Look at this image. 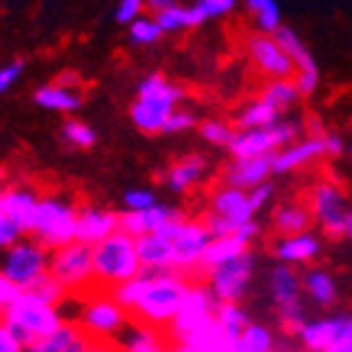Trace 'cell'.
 <instances>
[{
    "mask_svg": "<svg viewBox=\"0 0 352 352\" xmlns=\"http://www.w3.org/2000/svg\"><path fill=\"white\" fill-rule=\"evenodd\" d=\"M143 274H146V286L131 318L158 330H168L190 291L188 276L177 271H143Z\"/></svg>",
    "mask_w": 352,
    "mask_h": 352,
    "instance_id": "6da1fadb",
    "label": "cell"
},
{
    "mask_svg": "<svg viewBox=\"0 0 352 352\" xmlns=\"http://www.w3.org/2000/svg\"><path fill=\"white\" fill-rule=\"evenodd\" d=\"M217 308L219 300L212 294L207 283H190V291L185 296L180 313L165 330L175 345L197 347L207 342L212 335L217 333Z\"/></svg>",
    "mask_w": 352,
    "mask_h": 352,
    "instance_id": "7a4b0ae2",
    "label": "cell"
},
{
    "mask_svg": "<svg viewBox=\"0 0 352 352\" xmlns=\"http://www.w3.org/2000/svg\"><path fill=\"white\" fill-rule=\"evenodd\" d=\"M182 99V89L168 82L163 74H148L135 91V101L131 104V121L138 131L148 135L165 133V126L177 111Z\"/></svg>",
    "mask_w": 352,
    "mask_h": 352,
    "instance_id": "3957f363",
    "label": "cell"
},
{
    "mask_svg": "<svg viewBox=\"0 0 352 352\" xmlns=\"http://www.w3.org/2000/svg\"><path fill=\"white\" fill-rule=\"evenodd\" d=\"M94 271L96 283L104 288H116L131 278L141 276L143 261L138 254V239L118 229L116 234L104 239L94 247Z\"/></svg>",
    "mask_w": 352,
    "mask_h": 352,
    "instance_id": "277c9868",
    "label": "cell"
},
{
    "mask_svg": "<svg viewBox=\"0 0 352 352\" xmlns=\"http://www.w3.org/2000/svg\"><path fill=\"white\" fill-rule=\"evenodd\" d=\"M3 323L10 325L23 338V342L30 350L40 340L57 333L62 328V323H65V318H62L57 305L40 298L35 291H25L10 308L3 311Z\"/></svg>",
    "mask_w": 352,
    "mask_h": 352,
    "instance_id": "5b68a950",
    "label": "cell"
},
{
    "mask_svg": "<svg viewBox=\"0 0 352 352\" xmlns=\"http://www.w3.org/2000/svg\"><path fill=\"white\" fill-rule=\"evenodd\" d=\"M76 229H79V207L67 197L47 195L37 205V214L30 234L40 244L54 252L67 244L76 241Z\"/></svg>",
    "mask_w": 352,
    "mask_h": 352,
    "instance_id": "8992f818",
    "label": "cell"
},
{
    "mask_svg": "<svg viewBox=\"0 0 352 352\" xmlns=\"http://www.w3.org/2000/svg\"><path fill=\"white\" fill-rule=\"evenodd\" d=\"M50 269H52V252L32 236H25L15 247L6 249L3 266H0L3 278L12 281L23 291H32L35 286H40L50 276Z\"/></svg>",
    "mask_w": 352,
    "mask_h": 352,
    "instance_id": "52a82bcc",
    "label": "cell"
},
{
    "mask_svg": "<svg viewBox=\"0 0 352 352\" xmlns=\"http://www.w3.org/2000/svg\"><path fill=\"white\" fill-rule=\"evenodd\" d=\"M170 236L173 249H175V271L188 276L192 271H202V261H205L207 247L212 244V232L205 222L197 219H175L165 229H160Z\"/></svg>",
    "mask_w": 352,
    "mask_h": 352,
    "instance_id": "ba28073f",
    "label": "cell"
},
{
    "mask_svg": "<svg viewBox=\"0 0 352 352\" xmlns=\"http://www.w3.org/2000/svg\"><path fill=\"white\" fill-rule=\"evenodd\" d=\"M54 278L69 291V294H84L96 283L94 271V247L84 241H74L62 249L52 252V269Z\"/></svg>",
    "mask_w": 352,
    "mask_h": 352,
    "instance_id": "9c48e42d",
    "label": "cell"
},
{
    "mask_svg": "<svg viewBox=\"0 0 352 352\" xmlns=\"http://www.w3.org/2000/svg\"><path fill=\"white\" fill-rule=\"evenodd\" d=\"M269 294L276 305V313L281 318V325L286 330L298 333L305 325V308H303V281L294 271V266L278 264L269 274Z\"/></svg>",
    "mask_w": 352,
    "mask_h": 352,
    "instance_id": "30bf717a",
    "label": "cell"
},
{
    "mask_svg": "<svg viewBox=\"0 0 352 352\" xmlns=\"http://www.w3.org/2000/svg\"><path fill=\"white\" fill-rule=\"evenodd\" d=\"M300 126L296 121H278L271 129L236 131L234 141L229 146L232 158H261V155H276L281 148L298 141Z\"/></svg>",
    "mask_w": 352,
    "mask_h": 352,
    "instance_id": "8fae6325",
    "label": "cell"
},
{
    "mask_svg": "<svg viewBox=\"0 0 352 352\" xmlns=\"http://www.w3.org/2000/svg\"><path fill=\"white\" fill-rule=\"evenodd\" d=\"M308 207L313 212V219L320 227L325 236L338 239L345 236V222L350 214L347 207L345 190L335 180H320L313 185L311 195H308Z\"/></svg>",
    "mask_w": 352,
    "mask_h": 352,
    "instance_id": "7c38bea8",
    "label": "cell"
},
{
    "mask_svg": "<svg viewBox=\"0 0 352 352\" xmlns=\"http://www.w3.org/2000/svg\"><path fill=\"white\" fill-rule=\"evenodd\" d=\"M129 323H131L129 311H124V308L113 300L111 294L87 298V303H84V308H82V316L76 320V325H79L91 340H106V342L116 340Z\"/></svg>",
    "mask_w": 352,
    "mask_h": 352,
    "instance_id": "4fadbf2b",
    "label": "cell"
},
{
    "mask_svg": "<svg viewBox=\"0 0 352 352\" xmlns=\"http://www.w3.org/2000/svg\"><path fill=\"white\" fill-rule=\"evenodd\" d=\"M254 271H256V258L252 252H244L234 261H229L219 269H212L207 274V286L217 296L219 303H239L247 296Z\"/></svg>",
    "mask_w": 352,
    "mask_h": 352,
    "instance_id": "5bb4252c",
    "label": "cell"
},
{
    "mask_svg": "<svg viewBox=\"0 0 352 352\" xmlns=\"http://www.w3.org/2000/svg\"><path fill=\"white\" fill-rule=\"evenodd\" d=\"M247 54L252 65L256 67L266 79H296V65L291 54L283 50V45L274 35H249Z\"/></svg>",
    "mask_w": 352,
    "mask_h": 352,
    "instance_id": "9a60e30c",
    "label": "cell"
},
{
    "mask_svg": "<svg viewBox=\"0 0 352 352\" xmlns=\"http://www.w3.org/2000/svg\"><path fill=\"white\" fill-rule=\"evenodd\" d=\"M274 37L281 42L283 50H286V52L291 54V59H294L296 84H298L300 94L311 96L318 89V82H320V72H318V65H316V59H313V54L308 52V47L303 45V40H300L298 32H296L294 28H286V25H283Z\"/></svg>",
    "mask_w": 352,
    "mask_h": 352,
    "instance_id": "2e32d148",
    "label": "cell"
},
{
    "mask_svg": "<svg viewBox=\"0 0 352 352\" xmlns=\"http://www.w3.org/2000/svg\"><path fill=\"white\" fill-rule=\"evenodd\" d=\"M121 229V214L106 207L87 205L79 207V229H76V241H84L89 247H96L111 234Z\"/></svg>",
    "mask_w": 352,
    "mask_h": 352,
    "instance_id": "e0dca14e",
    "label": "cell"
},
{
    "mask_svg": "<svg viewBox=\"0 0 352 352\" xmlns=\"http://www.w3.org/2000/svg\"><path fill=\"white\" fill-rule=\"evenodd\" d=\"M274 173V155H261V158H232V163L224 168L222 180L229 188L254 190L258 185H266Z\"/></svg>",
    "mask_w": 352,
    "mask_h": 352,
    "instance_id": "ac0fdd59",
    "label": "cell"
},
{
    "mask_svg": "<svg viewBox=\"0 0 352 352\" xmlns=\"http://www.w3.org/2000/svg\"><path fill=\"white\" fill-rule=\"evenodd\" d=\"M210 214L227 219V222L236 224V227H244V224L254 222V217H256V210H254L252 200H249L247 190L222 185V188H217V190H214V195H212Z\"/></svg>",
    "mask_w": 352,
    "mask_h": 352,
    "instance_id": "d6986e66",
    "label": "cell"
},
{
    "mask_svg": "<svg viewBox=\"0 0 352 352\" xmlns=\"http://www.w3.org/2000/svg\"><path fill=\"white\" fill-rule=\"evenodd\" d=\"M274 256L278 258V264L286 266H305L316 261L323 252V241L316 232H303V234H294V236H278L271 247Z\"/></svg>",
    "mask_w": 352,
    "mask_h": 352,
    "instance_id": "ffe728a7",
    "label": "cell"
},
{
    "mask_svg": "<svg viewBox=\"0 0 352 352\" xmlns=\"http://www.w3.org/2000/svg\"><path fill=\"white\" fill-rule=\"evenodd\" d=\"M40 200L42 197H37L35 190L25 188V185H10V188H3V192H0V217L12 219V222L20 224V227L30 234Z\"/></svg>",
    "mask_w": 352,
    "mask_h": 352,
    "instance_id": "44dd1931",
    "label": "cell"
},
{
    "mask_svg": "<svg viewBox=\"0 0 352 352\" xmlns=\"http://www.w3.org/2000/svg\"><path fill=\"white\" fill-rule=\"evenodd\" d=\"M118 352H173V340L165 330L146 325L141 320H131L116 340Z\"/></svg>",
    "mask_w": 352,
    "mask_h": 352,
    "instance_id": "7402d4cb",
    "label": "cell"
},
{
    "mask_svg": "<svg viewBox=\"0 0 352 352\" xmlns=\"http://www.w3.org/2000/svg\"><path fill=\"white\" fill-rule=\"evenodd\" d=\"M175 219H182V212L175 210L170 205H155L151 210H143V212H121V229H124L126 234L135 236V239H141L146 234H155L160 229H165L170 222Z\"/></svg>",
    "mask_w": 352,
    "mask_h": 352,
    "instance_id": "603a6c76",
    "label": "cell"
},
{
    "mask_svg": "<svg viewBox=\"0 0 352 352\" xmlns=\"http://www.w3.org/2000/svg\"><path fill=\"white\" fill-rule=\"evenodd\" d=\"M323 155H328V153H325L323 135H308V138H300V141L281 148V151L274 155V173L281 175V173L298 170V168L316 163V160L323 158Z\"/></svg>",
    "mask_w": 352,
    "mask_h": 352,
    "instance_id": "cb8c5ba5",
    "label": "cell"
},
{
    "mask_svg": "<svg viewBox=\"0 0 352 352\" xmlns=\"http://www.w3.org/2000/svg\"><path fill=\"white\" fill-rule=\"evenodd\" d=\"M347 323V316H328L305 320V325L298 330V340L305 352H328L340 338L342 328Z\"/></svg>",
    "mask_w": 352,
    "mask_h": 352,
    "instance_id": "d4e9b609",
    "label": "cell"
},
{
    "mask_svg": "<svg viewBox=\"0 0 352 352\" xmlns=\"http://www.w3.org/2000/svg\"><path fill=\"white\" fill-rule=\"evenodd\" d=\"M138 254H141L146 271H175V249L170 236L165 232L146 234L138 239Z\"/></svg>",
    "mask_w": 352,
    "mask_h": 352,
    "instance_id": "484cf974",
    "label": "cell"
},
{
    "mask_svg": "<svg viewBox=\"0 0 352 352\" xmlns=\"http://www.w3.org/2000/svg\"><path fill=\"white\" fill-rule=\"evenodd\" d=\"M207 173V163L200 155H185V158L175 160V163L163 173L165 188L175 195H182L192 190L195 185H200L202 177Z\"/></svg>",
    "mask_w": 352,
    "mask_h": 352,
    "instance_id": "4316f807",
    "label": "cell"
},
{
    "mask_svg": "<svg viewBox=\"0 0 352 352\" xmlns=\"http://www.w3.org/2000/svg\"><path fill=\"white\" fill-rule=\"evenodd\" d=\"M300 281H303V294L313 300L320 308H330L338 300V281L323 266H308V269L300 274Z\"/></svg>",
    "mask_w": 352,
    "mask_h": 352,
    "instance_id": "83f0119b",
    "label": "cell"
},
{
    "mask_svg": "<svg viewBox=\"0 0 352 352\" xmlns=\"http://www.w3.org/2000/svg\"><path fill=\"white\" fill-rule=\"evenodd\" d=\"M313 224L316 219H313L311 207L303 202H286L274 212V229L278 232V236L303 234V232H311Z\"/></svg>",
    "mask_w": 352,
    "mask_h": 352,
    "instance_id": "f1b7e54d",
    "label": "cell"
},
{
    "mask_svg": "<svg viewBox=\"0 0 352 352\" xmlns=\"http://www.w3.org/2000/svg\"><path fill=\"white\" fill-rule=\"evenodd\" d=\"M89 342H91V338L76 323H62L57 333L32 345L30 352H87Z\"/></svg>",
    "mask_w": 352,
    "mask_h": 352,
    "instance_id": "f546056e",
    "label": "cell"
},
{
    "mask_svg": "<svg viewBox=\"0 0 352 352\" xmlns=\"http://www.w3.org/2000/svg\"><path fill=\"white\" fill-rule=\"evenodd\" d=\"M32 99H35V104L40 106V109H45V111L72 113L82 106V91L52 82V84H45V87L37 89Z\"/></svg>",
    "mask_w": 352,
    "mask_h": 352,
    "instance_id": "4dcf8cb0",
    "label": "cell"
},
{
    "mask_svg": "<svg viewBox=\"0 0 352 352\" xmlns=\"http://www.w3.org/2000/svg\"><path fill=\"white\" fill-rule=\"evenodd\" d=\"M278 121H281V111H276L264 99H254L236 113L234 126L236 131H254V129H271Z\"/></svg>",
    "mask_w": 352,
    "mask_h": 352,
    "instance_id": "1f68e13d",
    "label": "cell"
},
{
    "mask_svg": "<svg viewBox=\"0 0 352 352\" xmlns=\"http://www.w3.org/2000/svg\"><path fill=\"white\" fill-rule=\"evenodd\" d=\"M244 8H247L256 32L261 35H276L283 28L281 6L276 0H244Z\"/></svg>",
    "mask_w": 352,
    "mask_h": 352,
    "instance_id": "d6a6232c",
    "label": "cell"
},
{
    "mask_svg": "<svg viewBox=\"0 0 352 352\" xmlns=\"http://www.w3.org/2000/svg\"><path fill=\"white\" fill-rule=\"evenodd\" d=\"M300 89L298 84H296V79H271V82H266V87L261 89V94H258V99H264L266 104H271L276 111H288L291 106L298 104L300 99Z\"/></svg>",
    "mask_w": 352,
    "mask_h": 352,
    "instance_id": "836d02e7",
    "label": "cell"
},
{
    "mask_svg": "<svg viewBox=\"0 0 352 352\" xmlns=\"http://www.w3.org/2000/svg\"><path fill=\"white\" fill-rule=\"evenodd\" d=\"M234 352H278V340L269 325L252 323L234 342Z\"/></svg>",
    "mask_w": 352,
    "mask_h": 352,
    "instance_id": "e575fe53",
    "label": "cell"
},
{
    "mask_svg": "<svg viewBox=\"0 0 352 352\" xmlns=\"http://www.w3.org/2000/svg\"><path fill=\"white\" fill-rule=\"evenodd\" d=\"M252 325L247 311L241 308V303H219L217 308V328L227 335L229 340L236 342L241 338V333Z\"/></svg>",
    "mask_w": 352,
    "mask_h": 352,
    "instance_id": "d590c367",
    "label": "cell"
},
{
    "mask_svg": "<svg viewBox=\"0 0 352 352\" xmlns=\"http://www.w3.org/2000/svg\"><path fill=\"white\" fill-rule=\"evenodd\" d=\"M153 18L158 20L160 30H163L165 35H175V32H182V30L197 28L190 6H173L160 12V15H153Z\"/></svg>",
    "mask_w": 352,
    "mask_h": 352,
    "instance_id": "8d00e7d4",
    "label": "cell"
},
{
    "mask_svg": "<svg viewBox=\"0 0 352 352\" xmlns=\"http://www.w3.org/2000/svg\"><path fill=\"white\" fill-rule=\"evenodd\" d=\"M165 32L160 30L155 18H138L133 25H129V40L135 47H151L163 37Z\"/></svg>",
    "mask_w": 352,
    "mask_h": 352,
    "instance_id": "74e56055",
    "label": "cell"
},
{
    "mask_svg": "<svg viewBox=\"0 0 352 352\" xmlns=\"http://www.w3.org/2000/svg\"><path fill=\"white\" fill-rule=\"evenodd\" d=\"M200 135L207 143H212V146L229 148L232 141H234L236 129L234 126H229L227 121H222V118H207V121L200 124Z\"/></svg>",
    "mask_w": 352,
    "mask_h": 352,
    "instance_id": "f35d334b",
    "label": "cell"
},
{
    "mask_svg": "<svg viewBox=\"0 0 352 352\" xmlns=\"http://www.w3.org/2000/svg\"><path fill=\"white\" fill-rule=\"evenodd\" d=\"M62 138H65L69 146L82 148V151H87V148H91L96 143L94 129H91V126H87L84 121H76V118L65 121V126H62Z\"/></svg>",
    "mask_w": 352,
    "mask_h": 352,
    "instance_id": "ab89813d",
    "label": "cell"
},
{
    "mask_svg": "<svg viewBox=\"0 0 352 352\" xmlns=\"http://www.w3.org/2000/svg\"><path fill=\"white\" fill-rule=\"evenodd\" d=\"M158 205V197L155 192L148 188H133V190H126L124 192V207L126 212H143V210H151V207Z\"/></svg>",
    "mask_w": 352,
    "mask_h": 352,
    "instance_id": "60d3db41",
    "label": "cell"
},
{
    "mask_svg": "<svg viewBox=\"0 0 352 352\" xmlns=\"http://www.w3.org/2000/svg\"><path fill=\"white\" fill-rule=\"evenodd\" d=\"M173 352H234V342L229 340L227 335L217 328V333L212 335L207 342H202V345H197V347L175 345V347H173Z\"/></svg>",
    "mask_w": 352,
    "mask_h": 352,
    "instance_id": "b9f144b4",
    "label": "cell"
},
{
    "mask_svg": "<svg viewBox=\"0 0 352 352\" xmlns=\"http://www.w3.org/2000/svg\"><path fill=\"white\" fill-rule=\"evenodd\" d=\"M32 291H35V294L40 296V298H45L47 303H52V305H59L62 300L67 298V294H69V291H67V288L62 286V283H59L57 278L52 276V274H50V276L45 278V281H42L40 286L32 288Z\"/></svg>",
    "mask_w": 352,
    "mask_h": 352,
    "instance_id": "7bdbcfd3",
    "label": "cell"
},
{
    "mask_svg": "<svg viewBox=\"0 0 352 352\" xmlns=\"http://www.w3.org/2000/svg\"><path fill=\"white\" fill-rule=\"evenodd\" d=\"M146 0H118L116 6V20L124 25H133L138 18H143Z\"/></svg>",
    "mask_w": 352,
    "mask_h": 352,
    "instance_id": "ee69618b",
    "label": "cell"
},
{
    "mask_svg": "<svg viewBox=\"0 0 352 352\" xmlns=\"http://www.w3.org/2000/svg\"><path fill=\"white\" fill-rule=\"evenodd\" d=\"M25 234H28V232H25L20 224H15L8 217H0V247H3V252L10 249V247H15L18 241H23Z\"/></svg>",
    "mask_w": 352,
    "mask_h": 352,
    "instance_id": "f6af8a7d",
    "label": "cell"
},
{
    "mask_svg": "<svg viewBox=\"0 0 352 352\" xmlns=\"http://www.w3.org/2000/svg\"><path fill=\"white\" fill-rule=\"evenodd\" d=\"M197 126V116L188 109H177L175 113L170 116L168 126H165V133H185V131L195 129Z\"/></svg>",
    "mask_w": 352,
    "mask_h": 352,
    "instance_id": "bcb514c9",
    "label": "cell"
},
{
    "mask_svg": "<svg viewBox=\"0 0 352 352\" xmlns=\"http://www.w3.org/2000/svg\"><path fill=\"white\" fill-rule=\"evenodd\" d=\"M25 72V62L23 59H12L10 65H6L3 69H0V91L6 94V91H10L15 84H18V79L23 76Z\"/></svg>",
    "mask_w": 352,
    "mask_h": 352,
    "instance_id": "7dc6e473",
    "label": "cell"
},
{
    "mask_svg": "<svg viewBox=\"0 0 352 352\" xmlns=\"http://www.w3.org/2000/svg\"><path fill=\"white\" fill-rule=\"evenodd\" d=\"M197 3L202 6V10L207 12L210 20L224 18V15H229V12L239 6V0H197Z\"/></svg>",
    "mask_w": 352,
    "mask_h": 352,
    "instance_id": "c3c4849f",
    "label": "cell"
},
{
    "mask_svg": "<svg viewBox=\"0 0 352 352\" xmlns=\"http://www.w3.org/2000/svg\"><path fill=\"white\" fill-rule=\"evenodd\" d=\"M0 352H28L23 338L6 323L0 325Z\"/></svg>",
    "mask_w": 352,
    "mask_h": 352,
    "instance_id": "681fc988",
    "label": "cell"
},
{
    "mask_svg": "<svg viewBox=\"0 0 352 352\" xmlns=\"http://www.w3.org/2000/svg\"><path fill=\"white\" fill-rule=\"evenodd\" d=\"M23 294H25L23 288L0 276V305H3V311H6V308H10V305L15 303V300H18Z\"/></svg>",
    "mask_w": 352,
    "mask_h": 352,
    "instance_id": "f907efd6",
    "label": "cell"
},
{
    "mask_svg": "<svg viewBox=\"0 0 352 352\" xmlns=\"http://www.w3.org/2000/svg\"><path fill=\"white\" fill-rule=\"evenodd\" d=\"M271 197H274V185H271V182L249 190V200H252V205H254V210H256V212L264 210V207L271 202Z\"/></svg>",
    "mask_w": 352,
    "mask_h": 352,
    "instance_id": "816d5d0a",
    "label": "cell"
},
{
    "mask_svg": "<svg viewBox=\"0 0 352 352\" xmlns=\"http://www.w3.org/2000/svg\"><path fill=\"white\" fill-rule=\"evenodd\" d=\"M328 352H352V316H347V323L342 328L340 338L335 340V345Z\"/></svg>",
    "mask_w": 352,
    "mask_h": 352,
    "instance_id": "f5cc1de1",
    "label": "cell"
},
{
    "mask_svg": "<svg viewBox=\"0 0 352 352\" xmlns=\"http://www.w3.org/2000/svg\"><path fill=\"white\" fill-rule=\"evenodd\" d=\"M323 141H325V153L328 155H342V151H345V141H342V135L338 133H323Z\"/></svg>",
    "mask_w": 352,
    "mask_h": 352,
    "instance_id": "db71d44e",
    "label": "cell"
},
{
    "mask_svg": "<svg viewBox=\"0 0 352 352\" xmlns=\"http://www.w3.org/2000/svg\"><path fill=\"white\" fill-rule=\"evenodd\" d=\"M54 82L62 84V87L79 89V87H82V76H79V72H62V74H59Z\"/></svg>",
    "mask_w": 352,
    "mask_h": 352,
    "instance_id": "11a10c76",
    "label": "cell"
},
{
    "mask_svg": "<svg viewBox=\"0 0 352 352\" xmlns=\"http://www.w3.org/2000/svg\"><path fill=\"white\" fill-rule=\"evenodd\" d=\"M173 6H177L175 0H146V10H151L153 15H160V12Z\"/></svg>",
    "mask_w": 352,
    "mask_h": 352,
    "instance_id": "9f6ffc18",
    "label": "cell"
},
{
    "mask_svg": "<svg viewBox=\"0 0 352 352\" xmlns=\"http://www.w3.org/2000/svg\"><path fill=\"white\" fill-rule=\"evenodd\" d=\"M87 352H118L116 342H106V340H91L87 347Z\"/></svg>",
    "mask_w": 352,
    "mask_h": 352,
    "instance_id": "6f0895ef",
    "label": "cell"
},
{
    "mask_svg": "<svg viewBox=\"0 0 352 352\" xmlns=\"http://www.w3.org/2000/svg\"><path fill=\"white\" fill-rule=\"evenodd\" d=\"M345 236L352 239V207H350V214H347V222H345Z\"/></svg>",
    "mask_w": 352,
    "mask_h": 352,
    "instance_id": "680465c9",
    "label": "cell"
},
{
    "mask_svg": "<svg viewBox=\"0 0 352 352\" xmlns=\"http://www.w3.org/2000/svg\"><path fill=\"white\" fill-rule=\"evenodd\" d=\"M28 352H30V350H28Z\"/></svg>",
    "mask_w": 352,
    "mask_h": 352,
    "instance_id": "91938a15",
    "label": "cell"
}]
</instances>
